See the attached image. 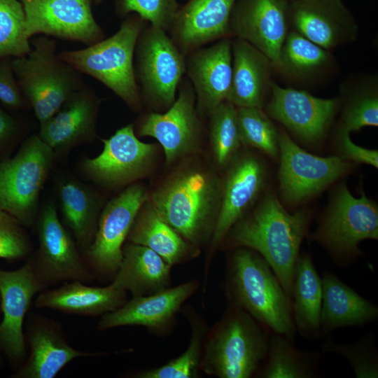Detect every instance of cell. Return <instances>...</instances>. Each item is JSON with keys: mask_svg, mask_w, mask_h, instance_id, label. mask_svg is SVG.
<instances>
[{"mask_svg": "<svg viewBox=\"0 0 378 378\" xmlns=\"http://www.w3.org/2000/svg\"><path fill=\"white\" fill-rule=\"evenodd\" d=\"M310 218L304 210L288 212L276 196L268 193L251 214L232 227L224 240L230 247H245L259 253L291 300L295 265Z\"/></svg>", "mask_w": 378, "mask_h": 378, "instance_id": "obj_1", "label": "cell"}, {"mask_svg": "<svg viewBox=\"0 0 378 378\" xmlns=\"http://www.w3.org/2000/svg\"><path fill=\"white\" fill-rule=\"evenodd\" d=\"M230 305L248 313L266 330L293 341L297 332L291 300L268 262L257 252L237 248L227 268Z\"/></svg>", "mask_w": 378, "mask_h": 378, "instance_id": "obj_2", "label": "cell"}, {"mask_svg": "<svg viewBox=\"0 0 378 378\" xmlns=\"http://www.w3.org/2000/svg\"><path fill=\"white\" fill-rule=\"evenodd\" d=\"M222 183L213 173L188 169L174 174L151 197L160 217L192 246L211 238Z\"/></svg>", "mask_w": 378, "mask_h": 378, "instance_id": "obj_3", "label": "cell"}, {"mask_svg": "<svg viewBox=\"0 0 378 378\" xmlns=\"http://www.w3.org/2000/svg\"><path fill=\"white\" fill-rule=\"evenodd\" d=\"M139 15H129L113 36L87 48L63 50L58 57L80 74L106 85L132 109L141 107V95L134 66L138 37L145 27Z\"/></svg>", "mask_w": 378, "mask_h": 378, "instance_id": "obj_4", "label": "cell"}, {"mask_svg": "<svg viewBox=\"0 0 378 378\" xmlns=\"http://www.w3.org/2000/svg\"><path fill=\"white\" fill-rule=\"evenodd\" d=\"M270 332L248 313L230 305L205 346L202 369L220 378H248L267 356Z\"/></svg>", "mask_w": 378, "mask_h": 378, "instance_id": "obj_5", "label": "cell"}, {"mask_svg": "<svg viewBox=\"0 0 378 378\" xmlns=\"http://www.w3.org/2000/svg\"><path fill=\"white\" fill-rule=\"evenodd\" d=\"M30 44V52L13 57L12 65L22 94L41 124L84 85L80 73L58 57L53 40L40 36Z\"/></svg>", "mask_w": 378, "mask_h": 378, "instance_id": "obj_6", "label": "cell"}, {"mask_svg": "<svg viewBox=\"0 0 378 378\" xmlns=\"http://www.w3.org/2000/svg\"><path fill=\"white\" fill-rule=\"evenodd\" d=\"M311 237L328 251L335 264L349 266L360 256L362 241L378 239L376 203L363 192L356 198L346 185L340 186Z\"/></svg>", "mask_w": 378, "mask_h": 378, "instance_id": "obj_7", "label": "cell"}, {"mask_svg": "<svg viewBox=\"0 0 378 378\" xmlns=\"http://www.w3.org/2000/svg\"><path fill=\"white\" fill-rule=\"evenodd\" d=\"M54 155L52 148L33 134L13 158L0 161V209L24 226L35 220L40 192Z\"/></svg>", "mask_w": 378, "mask_h": 378, "instance_id": "obj_8", "label": "cell"}, {"mask_svg": "<svg viewBox=\"0 0 378 378\" xmlns=\"http://www.w3.org/2000/svg\"><path fill=\"white\" fill-rule=\"evenodd\" d=\"M134 72L141 98L156 107L169 108L186 74V55L167 31L150 24L141 30L135 47Z\"/></svg>", "mask_w": 378, "mask_h": 378, "instance_id": "obj_9", "label": "cell"}, {"mask_svg": "<svg viewBox=\"0 0 378 378\" xmlns=\"http://www.w3.org/2000/svg\"><path fill=\"white\" fill-rule=\"evenodd\" d=\"M279 150L280 190L290 203H300L318 193L352 167L340 156L322 158L307 153L284 130L279 131Z\"/></svg>", "mask_w": 378, "mask_h": 378, "instance_id": "obj_10", "label": "cell"}, {"mask_svg": "<svg viewBox=\"0 0 378 378\" xmlns=\"http://www.w3.org/2000/svg\"><path fill=\"white\" fill-rule=\"evenodd\" d=\"M37 231L39 246L32 264L36 276L46 286L66 280L87 283L93 279L73 235L59 219L54 204L47 203L42 208Z\"/></svg>", "mask_w": 378, "mask_h": 378, "instance_id": "obj_11", "label": "cell"}, {"mask_svg": "<svg viewBox=\"0 0 378 378\" xmlns=\"http://www.w3.org/2000/svg\"><path fill=\"white\" fill-rule=\"evenodd\" d=\"M26 33L94 44L104 38L92 11V0H20Z\"/></svg>", "mask_w": 378, "mask_h": 378, "instance_id": "obj_12", "label": "cell"}, {"mask_svg": "<svg viewBox=\"0 0 378 378\" xmlns=\"http://www.w3.org/2000/svg\"><path fill=\"white\" fill-rule=\"evenodd\" d=\"M148 195L141 185L134 184L110 200L101 211L94 241L85 251L98 272L115 273L122 259L123 243Z\"/></svg>", "mask_w": 378, "mask_h": 378, "instance_id": "obj_13", "label": "cell"}, {"mask_svg": "<svg viewBox=\"0 0 378 378\" xmlns=\"http://www.w3.org/2000/svg\"><path fill=\"white\" fill-rule=\"evenodd\" d=\"M288 0H236L229 34L246 41L264 53L276 69L290 31Z\"/></svg>", "mask_w": 378, "mask_h": 378, "instance_id": "obj_14", "label": "cell"}, {"mask_svg": "<svg viewBox=\"0 0 378 378\" xmlns=\"http://www.w3.org/2000/svg\"><path fill=\"white\" fill-rule=\"evenodd\" d=\"M178 97L164 113L152 112L141 120L138 135L155 138L162 146L167 164L195 148L200 122L195 108V93L190 80L183 78Z\"/></svg>", "mask_w": 378, "mask_h": 378, "instance_id": "obj_15", "label": "cell"}, {"mask_svg": "<svg viewBox=\"0 0 378 378\" xmlns=\"http://www.w3.org/2000/svg\"><path fill=\"white\" fill-rule=\"evenodd\" d=\"M270 94L267 115L309 143L325 136L342 102L340 97L323 99L304 90L281 88L273 81Z\"/></svg>", "mask_w": 378, "mask_h": 378, "instance_id": "obj_16", "label": "cell"}, {"mask_svg": "<svg viewBox=\"0 0 378 378\" xmlns=\"http://www.w3.org/2000/svg\"><path fill=\"white\" fill-rule=\"evenodd\" d=\"M97 157L86 159L83 169L92 181L107 186H119L133 181L148 166L158 146L141 141L132 124L118 130L107 139Z\"/></svg>", "mask_w": 378, "mask_h": 378, "instance_id": "obj_17", "label": "cell"}, {"mask_svg": "<svg viewBox=\"0 0 378 378\" xmlns=\"http://www.w3.org/2000/svg\"><path fill=\"white\" fill-rule=\"evenodd\" d=\"M46 286L36 276L32 262L14 271L0 269V353L12 363L25 353L23 322L33 297Z\"/></svg>", "mask_w": 378, "mask_h": 378, "instance_id": "obj_18", "label": "cell"}, {"mask_svg": "<svg viewBox=\"0 0 378 378\" xmlns=\"http://www.w3.org/2000/svg\"><path fill=\"white\" fill-rule=\"evenodd\" d=\"M288 20L293 31L328 50L358 35V24L342 0L293 1Z\"/></svg>", "mask_w": 378, "mask_h": 378, "instance_id": "obj_19", "label": "cell"}, {"mask_svg": "<svg viewBox=\"0 0 378 378\" xmlns=\"http://www.w3.org/2000/svg\"><path fill=\"white\" fill-rule=\"evenodd\" d=\"M265 178V167L256 156H236L229 164L222 184L219 211L211 236L214 247H218L232 227L244 216L261 192Z\"/></svg>", "mask_w": 378, "mask_h": 378, "instance_id": "obj_20", "label": "cell"}, {"mask_svg": "<svg viewBox=\"0 0 378 378\" xmlns=\"http://www.w3.org/2000/svg\"><path fill=\"white\" fill-rule=\"evenodd\" d=\"M188 74L197 99V111L209 115L226 101L232 81V41L225 37L186 55Z\"/></svg>", "mask_w": 378, "mask_h": 378, "instance_id": "obj_21", "label": "cell"}, {"mask_svg": "<svg viewBox=\"0 0 378 378\" xmlns=\"http://www.w3.org/2000/svg\"><path fill=\"white\" fill-rule=\"evenodd\" d=\"M236 0H189L178 8L169 31L185 55L206 43L229 37L230 15Z\"/></svg>", "mask_w": 378, "mask_h": 378, "instance_id": "obj_22", "label": "cell"}, {"mask_svg": "<svg viewBox=\"0 0 378 378\" xmlns=\"http://www.w3.org/2000/svg\"><path fill=\"white\" fill-rule=\"evenodd\" d=\"M99 99L90 88L76 90L48 120L40 124V139L57 153L93 139Z\"/></svg>", "mask_w": 378, "mask_h": 378, "instance_id": "obj_23", "label": "cell"}, {"mask_svg": "<svg viewBox=\"0 0 378 378\" xmlns=\"http://www.w3.org/2000/svg\"><path fill=\"white\" fill-rule=\"evenodd\" d=\"M197 286L196 281H191L153 294L134 296L117 309L103 314L98 328L104 330L124 326L161 328L173 318Z\"/></svg>", "mask_w": 378, "mask_h": 378, "instance_id": "obj_24", "label": "cell"}, {"mask_svg": "<svg viewBox=\"0 0 378 378\" xmlns=\"http://www.w3.org/2000/svg\"><path fill=\"white\" fill-rule=\"evenodd\" d=\"M270 59L245 40L232 41V81L226 101L237 108H262L271 93Z\"/></svg>", "mask_w": 378, "mask_h": 378, "instance_id": "obj_25", "label": "cell"}, {"mask_svg": "<svg viewBox=\"0 0 378 378\" xmlns=\"http://www.w3.org/2000/svg\"><path fill=\"white\" fill-rule=\"evenodd\" d=\"M321 279V335L337 328L362 326L377 320V304L359 295L330 272H324Z\"/></svg>", "mask_w": 378, "mask_h": 378, "instance_id": "obj_26", "label": "cell"}, {"mask_svg": "<svg viewBox=\"0 0 378 378\" xmlns=\"http://www.w3.org/2000/svg\"><path fill=\"white\" fill-rule=\"evenodd\" d=\"M126 291L113 283L94 287L83 282H66L58 288L40 293L35 300L38 308H48L66 313L97 316L113 312L125 303Z\"/></svg>", "mask_w": 378, "mask_h": 378, "instance_id": "obj_27", "label": "cell"}, {"mask_svg": "<svg viewBox=\"0 0 378 378\" xmlns=\"http://www.w3.org/2000/svg\"><path fill=\"white\" fill-rule=\"evenodd\" d=\"M171 267L149 248L130 242L122 246V259L112 283L133 297L153 294L167 287Z\"/></svg>", "mask_w": 378, "mask_h": 378, "instance_id": "obj_28", "label": "cell"}, {"mask_svg": "<svg viewBox=\"0 0 378 378\" xmlns=\"http://www.w3.org/2000/svg\"><path fill=\"white\" fill-rule=\"evenodd\" d=\"M57 196L63 224L85 252L97 232L102 200L91 188L70 178L59 181Z\"/></svg>", "mask_w": 378, "mask_h": 378, "instance_id": "obj_29", "label": "cell"}, {"mask_svg": "<svg viewBox=\"0 0 378 378\" xmlns=\"http://www.w3.org/2000/svg\"><path fill=\"white\" fill-rule=\"evenodd\" d=\"M323 286L310 255H299L294 273L291 307L296 328L302 337L314 340L321 335L320 316Z\"/></svg>", "mask_w": 378, "mask_h": 378, "instance_id": "obj_30", "label": "cell"}, {"mask_svg": "<svg viewBox=\"0 0 378 378\" xmlns=\"http://www.w3.org/2000/svg\"><path fill=\"white\" fill-rule=\"evenodd\" d=\"M28 339L29 356L13 377L53 378L74 358L91 355L72 348L47 325L32 328Z\"/></svg>", "mask_w": 378, "mask_h": 378, "instance_id": "obj_31", "label": "cell"}, {"mask_svg": "<svg viewBox=\"0 0 378 378\" xmlns=\"http://www.w3.org/2000/svg\"><path fill=\"white\" fill-rule=\"evenodd\" d=\"M130 242L149 248L169 265L182 262L195 247L163 220L151 204L141 206L127 235Z\"/></svg>", "mask_w": 378, "mask_h": 378, "instance_id": "obj_32", "label": "cell"}, {"mask_svg": "<svg viewBox=\"0 0 378 378\" xmlns=\"http://www.w3.org/2000/svg\"><path fill=\"white\" fill-rule=\"evenodd\" d=\"M322 354L298 349L293 341L270 332L265 359L255 374L260 378H314Z\"/></svg>", "mask_w": 378, "mask_h": 378, "instance_id": "obj_33", "label": "cell"}, {"mask_svg": "<svg viewBox=\"0 0 378 378\" xmlns=\"http://www.w3.org/2000/svg\"><path fill=\"white\" fill-rule=\"evenodd\" d=\"M332 57L329 50L290 30L281 49L275 70L295 80H308L326 72Z\"/></svg>", "mask_w": 378, "mask_h": 378, "instance_id": "obj_34", "label": "cell"}, {"mask_svg": "<svg viewBox=\"0 0 378 378\" xmlns=\"http://www.w3.org/2000/svg\"><path fill=\"white\" fill-rule=\"evenodd\" d=\"M345 102L341 127L350 132L378 126V85L375 76L352 78L342 86Z\"/></svg>", "mask_w": 378, "mask_h": 378, "instance_id": "obj_35", "label": "cell"}, {"mask_svg": "<svg viewBox=\"0 0 378 378\" xmlns=\"http://www.w3.org/2000/svg\"><path fill=\"white\" fill-rule=\"evenodd\" d=\"M209 116L210 142L214 158L220 167H227L235 158L241 145L237 122V107L225 101Z\"/></svg>", "mask_w": 378, "mask_h": 378, "instance_id": "obj_36", "label": "cell"}, {"mask_svg": "<svg viewBox=\"0 0 378 378\" xmlns=\"http://www.w3.org/2000/svg\"><path fill=\"white\" fill-rule=\"evenodd\" d=\"M241 145L257 148L272 158L279 155V131L262 108H237Z\"/></svg>", "mask_w": 378, "mask_h": 378, "instance_id": "obj_37", "label": "cell"}, {"mask_svg": "<svg viewBox=\"0 0 378 378\" xmlns=\"http://www.w3.org/2000/svg\"><path fill=\"white\" fill-rule=\"evenodd\" d=\"M31 49L21 1L0 0V60L24 56Z\"/></svg>", "mask_w": 378, "mask_h": 378, "instance_id": "obj_38", "label": "cell"}, {"mask_svg": "<svg viewBox=\"0 0 378 378\" xmlns=\"http://www.w3.org/2000/svg\"><path fill=\"white\" fill-rule=\"evenodd\" d=\"M322 353H332L344 358L357 378L378 377V352L375 336L368 333L353 343L340 344L328 339L320 346Z\"/></svg>", "mask_w": 378, "mask_h": 378, "instance_id": "obj_39", "label": "cell"}, {"mask_svg": "<svg viewBox=\"0 0 378 378\" xmlns=\"http://www.w3.org/2000/svg\"><path fill=\"white\" fill-rule=\"evenodd\" d=\"M204 330L200 325H192L190 344L186 350L175 359L156 368L141 372V378H193L200 367Z\"/></svg>", "mask_w": 378, "mask_h": 378, "instance_id": "obj_40", "label": "cell"}, {"mask_svg": "<svg viewBox=\"0 0 378 378\" xmlns=\"http://www.w3.org/2000/svg\"><path fill=\"white\" fill-rule=\"evenodd\" d=\"M115 7L122 16L134 13L165 31H169L179 8L176 0H115Z\"/></svg>", "mask_w": 378, "mask_h": 378, "instance_id": "obj_41", "label": "cell"}, {"mask_svg": "<svg viewBox=\"0 0 378 378\" xmlns=\"http://www.w3.org/2000/svg\"><path fill=\"white\" fill-rule=\"evenodd\" d=\"M24 227L14 216L0 209V259L15 261L29 255L31 244Z\"/></svg>", "mask_w": 378, "mask_h": 378, "instance_id": "obj_42", "label": "cell"}, {"mask_svg": "<svg viewBox=\"0 0 378 378\" xmlns=\"http://www.w3.org/2000/svg\"><path fill=\"white\" fill-rule=\"evenodd\" d=\"M10 57L0 60V101L12 108L24 105V97L15 78Z\"/></svg>", "mask_w": 378, "mask_h": 378, "instance_id": "obj_43", "label": "cell"}, {"mask_svg": "<svg viewBox=\"0 0 378 378\" xmlns=\"http://www.w3.org/2000/svg\"><path fill=\"white\" fill-rule=\"evenodd\" d=\"M337 147L342 158L348 161L368 164L377 168L378 151L356 145L351 141L349 132L342 127H340L338 131Z\"/></svg>", "mask_w": 378, "mask_h": 378, "instance_id": "obj_44", "label": "cell"}, {"mask_svg": "<svg viewBox=\"0 0 378 378\" xmlns=\"http://www.w3.org/2000/svg\"><path fill=\"white\" fill-rule=\"evenodd\" d=\"M18 130L15 120L0 108V148L11 141Z\"/></svg>", "mask_w": 378, "mask_h": 378, "instance_id": "obj_45", "label": "cell"}, {"mask_svg": "<svg viewBox=\"0 0 378 378\" xmlns=\"http://www.w3.org/2000/svg\"><path fill=\"white\" fill-rule=\"evenodd\" d=\"M103 1V0H94V3L96 4H99Z\"/></svg>", "mask_w": 378, "mask_h": 378, "instance_id": "obj_46", "label": "cell"}, {"mask_svg": "<svg viewBox=\"0 0 378 378\" xmlns=\"http://www.w3.org/2000/svg\"><path fill=\"white\" fill-rule=\"evenodd\" d=\"M1 312V296H0V312Z\"/></svg>", "mask_w": 378, "mask_h": 378, "instance_id": "obj_47", "label": "cell"}, {"mask_svg": "<svg viewBox=\"0 0 378 378\" xmlns=\"http://www.w3.org/2000/svg\"><path fill=\"white\" fill-rule=\"evenodd\" d=\"M290 1H295V0H290Z\"/></svg>", "mask_w": 378, "mask_h": 378, "instance_id": "obj_48", "label": "cell"}]
</instances>
